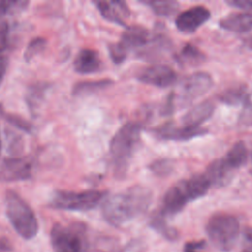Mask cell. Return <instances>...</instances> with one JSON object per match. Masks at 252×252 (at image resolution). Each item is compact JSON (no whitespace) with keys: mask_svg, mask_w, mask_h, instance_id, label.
Returning a JSON list of instances; mask_svg holds the SVG:
<instances>
[{"mask_svg":"<svg viewBox=\"0 0 252 252\" xmlns=\"http://www.w3.org/2000/svg\"><path fill=\"white\" fill-rule=\"evenodd\" d=\"M104 191L87 190L82 192L55 191L49 206L54 209L68 211H89L95 208L104 198Z\"/></svg>","mask_w":252,"mask_h":252,"instance_id":"obj_5","label":"cell"},{"mask_svg":"<svg viewBox=\"0 0 252 252\" xmlns=\"http://www.w3.org/2000/svg\"><path fill=\"white\" fill-rule=\"evenodd\" d=\"M223 158L233 170L240 168L248 159V150L245 144L242 141L235 143L226 153Z\"/></svg>","mask_w":252,"mask_h":252,"instance_id":"obj_20","label":"cell"},{"mask_svg":"<svg viewBox=\"0 0 252 252\" xmlns=\"http://www.w3.org/2000/svg\"><path fill=\"white\" fill-rule=\"evenodd\" d=\"M230 6L242 9L247 12H252V1L251 0H230L227 1Z\"/></svg>","mask_w":252,"mask_h":252,"instance_id":"obj_32","label":"cell"},{"mask_svg":"<svg viewBox=\"0 0 252 252\" xmlns=\"http://www.w3.org/2000/svg\"><path fill=\"white\" fill-rule=\"evenodd\" d=\"M174 168V161L169 158H160L150 165V169L157 175L163 176L169 174Z\"/></svg>","mask_w":252,"mask_h":252,"instance_id":"obj_28","label":"cell"},{"mask_svg":"<svg viewBox=\"0 0 252 252\" xmlns=\"http://www.w3.org/2000/svg\"><path fill=\"white\" fill-rule=\"evenodd\" d=\"M246 43H247V45H248L250 48H252V37H250V38H247V40H246Z\"/></svg>","mask_w":252,"mask_h":252,"instance_id":"obj_37","label":"cell"},{"mask_svg":"<svg viewBox=\"0 0 252 252\" xmlns=\"http://www.w3.org/2000/svg\"><path fill=\"white\" fill-rule=\"evenodd\" d=\"M95 5L103 18L118 25L124 26L130 16V10L124 1H98Z\"/></svg>","mask_w":252,"mask_h":252,"instance_id":"obj_14","label":"cell"},{"mask_svg":"<svg viewBox=\"0 0 252 252\" xmlns=\"http://www.w3.org/2000/svg\"><path fill=\"white\" fill-rule=\"evenodd\" d=\"M219 99L225 104L228 105H240L247 104L249 101V94L244 85H236L232 86L226 90H224L220 95Z\"/></svg>","mask_w":252,"mask_h":252,"instance_id":"obj_19","label":"cell"},{"mask_svg":"<svg viewBox=\"0 0 252 252\" xmlns=\"http://www.w3.org/2000/svg\"><path fill=\"white\" fill-rule=\"evenodd\" d=\"M32 160L31 158L14 157L0 162V181L13 182L25 180L32 176Z\"/></svg>","mask_w":252,"mask_h":252,"instance_id":"obj_7","label":"cell"},{"mask_svg":"<svg viewBox=\"0 0 252 252\" xmlns=\"http://www.w3.org/2000/svg\"><path fill=\"white\" fill-rule=\"evenodd\" d=\"M27 4L28 2L24 1H0V15H6L23 10Z\"/></svg>","mask_w":252,"mask_h":252,"instance_id":"obj_29","label":"cell"},{"mask_svg":"<svg viewBox=\"0 0 252 252\" xmlns=\"http://www.w3.org/2000/svg\"><path fill=\"white\" fill-rule=\"evenodd\" d=\"M101 59L98 53L91 48H83L77 54L73 66L77 73L92 74L101 69Z\"/></svg>","mask_w":252,"mask_h":252,"instance_id":"obj_16","label":"cell"},{"mask_svg":"<svg viewBox=\"0 0 252 252\" xmlns=\"http://www.w3.org/2000/svg\"><path fill=\"white\" fill-rule=\"evenodd\" d=\"M239 231L238 220L226 213L212 216L206 224V232L212 244L223 252L230 251L235 246Z\"/></svg>","mask_w":252,"mask_h":252,"instance_id":"obj_4","label":"cell"},{"mask_svg":"<svg viewBox=\"0 0 252 252\" xmlns=\"http://www.w3.org/2000/svg\"><path fill=\"white\" fill-rule=\"evenodd\" d=\"M220 26L234 32H245L252 30V12L232 13L220 21Z\"/></svg>","mask_w":252,"mask_h":252,"instance_id":"obj_18","label":"cell"},{"mask_svg":"<svg viewBox=\"0 0 252 252\" xmlns=\"http://www.w3.org/2000/svg\"><path fill=\"white\" fill-rule=\"evenodd\" d=\"M108 50H109V54H110V57L112 59V61L115 63V64H120L122 63L126 57H127V51L118 43H111L109 44V47H108Z\"/></svg>","mask_w":252,"mask_h":252,"instance_id":"obj_30","label":"cell"},{"mask_svg":"<svg viewBox=\"0 0 252 252\" xmlns=\"http://www.w3.org/2000/svg\"><path fill=\"white\" fill-rule=\"evenodd\" d=\"M235 170H233L223 158L216 159L207 168L204 173L208 178L211 186H224L227 184Z\"/></svg>","mask_w":252,"mask_h":252,"instance_id":"obj_17","label":"cell"},{"mask_svg":"<svg viewBox=\"0 0 252 252\" xmlns=\"http://www.w3.org/2000/svg\"><path fill=\"white\" fill-rule=\"evenodd\" d=\"M144 3L149 5L157 15L162 17L171 16L178 9V3L175 1H147Z\"/></svg>","mask_w":252,"mask_h":252,"instance_id":"obj_25","label":"cell"},{"mask_svg":"<svg viewBox=\"0 0 252 252\" xmlns=\"http://www.w3.org/2000/svg\"><path fill=\"white\" fill-rule=\"evenodd\" d=\"M249 170L252 174V153H251V156H250V160H249Z\"/></svg>","mask_w":252,"mask_h":252,"instance_id":"obj_38","label":"cell"},{"mask_svg":"<svg viewBox=\"0 0 252 252\" xmlns=\"http://www.w3.org/2000/svg\"><path fill=\"white\" fill-rule=\"evenodd\" d=\"M0 154H1V139H0Z\"/></svg>","mask_w":252,"mask_h":252,"instance_id":"obj_40","label":"cell"},{"mask_svg":"<svg viewBox=\"0 0 252 252\" xmlns=\"http://www.w3.org/2000/svg\"><path fill=\"white\" fill-rule=\"evenodd\" d=\"M152 39L153 37L146 28L134 25L126 29L118 43L128 53L129 50H144L146 46L150 44Z\"/></svg>","mask_w":252,"mask_h":252,"instance_id":"obj_12","label":"cell"},{"mask_svg":"<svg viewBox=\"0 0 252 252\" xmlns=\"http://www.w3.org/2000/svg\"><path fill=\"white\" fill-rule=\"evenodd\" d=\"M47 88H48V84L41 83V82L32 85L29 88V91H28L27 96H26V100H27V103L32 111H35V109L39 106V103L41 102L42 98L44 97Z\"/></svg>","mask_w":252,"mask_h":252,"instance_id":"obj_22","label":"cell"},{"mask_svg":"<svg viewBox=\"0 0 252 252\" xmlns=\"http://www.w3.org/2000/svg\"><path fill=\"white\" fill-rule=\"evenodd\" d=\"M178 60L185 64L198 65L205 60V54L195 45L187 43L182 47L178 55Z\"/></svg>","mask_w":252,"mask_h":252,"instance_id":"obj_23","label":"cell"},{"mask_svg":"<svg viewBox=\"0 0 252 252\" xmlns=\"http://www.w3.org/2000/svg\"><path fill=\"white\" fill-rule=\"evenodd\" d=\"M50 242L54 252H83V230L79 224L55 223L50 231Z\"/></svg>","mask_w":252,"mask_h":252,"instance_id":"obj_6","label":"cell"},{"mask_svg":"<svg viewBox=\"0 0 252 252\" xmlns=\"http://www.w3.org/2000/svg\"><path fill=\"white\" fill-rule=\"evenodd\" d=\"M215 104L210 100H205L186 112L182 117V126L189 128H199L214 113Z\"/></svg>","mask_w":252,"mask_h":252,"instance_id":"obj_15","label":"cell"},{"mask_svg":"<svg viewBox=\"0 0 252 252\" xmlns=\"http://www.w3.org/2000/svg\"><path fill=\"white\" fill-rule=\"evenodd\" d=\"M9 41V25L7 21L0 18V52L5 50Z\"/></svg>","mask_w":252,"mask_h":252,"instance_id":"obj_31","label":"cell"},{"mask_svg":"<svg viewBox=\"0 0 252 252\" xmlns=\"http://www.w3.org/2000/svg\"><path fill=\"white\" fill-rule=\"evenodd\" d=\"M112 84L110 80H98V81H84L77 83L73 88V94L74 95H81L87 94L90 93H94L99 90H102L109 85Z\"/></svg>","mask_w":252,"mask_h":252,"instance_id":"obj_24","label":"cell"},{"mask_svg":"<svg viewBox=\"0 0 252 252\" xmlns=\"http://www.w3.org/2000/svg\"><path fill=\"white\" fill-rule=\"evenodd\" d=\"M6 215L16 232L25 239L33 238L38 231L36 216L30 205L16 192L7 191Z\"/></svg>","mask_w":252,"mask_h":252,"instance_id":"obj_3","label":"cell"},{"mask_svg":"<svg viewBox=\"0 0 252 252\" xmlns=\"http://www.w3.org/2000/svg\"><path fill=\"white\" fill-rule=\"evenodd\" d=\"M191 201L184 180L170 187L163 196L161 204V214L163 216H173L186 206Z\"/></svg>","mask_w":252,"mask_h":252,"instance_id":"obj_10","label":"cell"},{"mask_svg":"<svg viewBox=\"0 0 252 252\" xmlns=\"http://www.w3.org/2000/svg\"><path fill=\"white\" fill-rule=\"evenodd\" d=\"M46 43H47V41L43 37L32 38L29 42V44H28V46H27V48L24 52L25 60L26 61L32 60L34 56H36L38 53H40L45 48Z\"/></svg>","mask_w":252,"mask_h":252,"instance_id":"obj_27","label":"cell"},{"mask_svg":"<svg viewBox=\"0 0 252 252\" xmlns=\"http://www.w3.org/2000/svg\"><path fill=\"white\" fill-rule=\"evenodd\" d=\"M150 203V191L144 187L135 186L124 193L114 194L106 198L102 204L101 213L108 223L118 226L142 214Z\"/></svg>","mask_w":252,"mask_h":252,"instance_id":"obj_1","label":"cell"},{"mask_svg":"<svg viewBox=\"0 0 252 252\" xmlns=\"http://www.w3.org/2000/svg\"><path fill=\"white\" fill-rule=\"evenodd\" d=\"M0 116L5 119L9 124L17 127L18 129L22 130V131H25L27 133H32V125L27 121L26 119L22 118L21 116L19 115H16V114H13V113H7L2 105L0 104Z\"/></svg>","mask_w":252,"mask_h":252,"instance_id":"obj_26","label":"cell"},{"mask_svg":"<svg viewBox=\"0 0 252 252\" xmlns=\"http://www.w3.org/2000/svg\"><path fill=\"white\" fill-rule=\"evenodd\" d=\"M210 17L211 13L206 7L195 6L180 13L175 19V26L182 32H194Z\"/></svg>","mask_w":252,"mask_h":252,"instance_id":"obj_11","label":"cell"},{"mask_svg":"<svg viewBox=\"0 0 252 252\" xmlns=\"http://www.w3.org/2000/svg\"><path fill=\"white\" fill-rule=\"evenodd\" d=\"M11 247L8 245L7 242L0 240V252H10Z\"/></svg>","mask_w":252,"mask_h":252,"instance_id":"obj_36","label":"cell"},{"mask_svg":"<svg viewBox=\"0 0 252 252\" xmlns=\"http://www.w3.org/2000/svg\"><path fill=\"white\" fill-rule=\"evenodd\" d=\"M242 252H252V249L251 248H248V247H246Z\"/></svg>","mask_w":252,"mask_h":252,"instance_id":"obj_39","label":"cell"},{"mask_svg":"<svg viewBox=\"0 0 252 252\" xmlns=\"http://www.w3.org/2000/svg\"><path fill=\"white\" fill-rule=\"evenodd\" d=\"M7 66H8V59L5 55H3L0 52V85L3 81V78L5 76L6 70H7Z\"/></svg>","mask_w":252,"mask_h":252,"instance_id":"obj_34","label":"cell"},{"mask_svg":"<svg viewBox=\"0 0 252 252\" xmlns=\"http://www.w3.org/2000/svg\"><path fill=\"white\" fill-rule=\"evenodd\" d=\"M140 140L141 127L135 122L124 124L113 136L110 142V157L116 176L123 177L126 174Z\"/></svg>","mask_w":252,"mask_h":252,"instance_id":"obj_2","label":"cell"},{"mask_svg":"<svg viewBox=\"0 0 252 252\" xmlns=\"http://www.w3.org/2000/svg\"><path fill=\"white\" fill-rule=\"evenodd\" d=\"M192 201L203 197L211 187V184L204 173L196 174L184 180Z\"/></svg>","mask_w":252,"mask_h":252,"instance_id":"obj_21","label":"cell"},{"mask_svg":"<svg viewBox=\"0 0 252 252\" xmlns=\"http://www.w3.org/2000/svg\"><path fill=\"white\" fill-rule=\"evenodd\" d=\"M156 135L162 140H172V141H187L207 133V130L199 128H189V127H175L171 123L165 124L155 131Z\"/></svg>","mask_w":252,"mask_h":252,"instance_id":"obj_13","label":"cell"},{"mask_svg":"<svg viewBox=\"0 0 252 252\" xmlns=\"http://www.w3.org/2000/svg\"><path fill=\"white\" fill-rule=\"evenodd\" d=\"M204 241H192L184 245V252H201L204 247Z\"/></svg>","mask_w":252,"mask_h":252,"instance_id":"obj_33","label":"cell"},{"mask_svg":"<svg viewBox=\"0 0 252 252\" xmlns=\"http://www.w3.org/2000/svg\"><path fill=\"white\" fill-rule=\"evenodd\" d=\"M245 242L248 244V248L252 249V227H245L243 231Z\"/></svg>","mask_w":252,"mask_h":252,"instance_id":"obj_35","label":"cell"},{"mask_svg":"<svg viewBox=\"0 0 252 252\" xmlns=\"http://www.w3.org/2000/svg\"><path fill=\"white\" fill-rule=\"evenodd\" d=\"M213 85L212 77L205 72H196L186 77L180 86L182 102H190L204 94Z\"/></svg>","mask_w":252,"mask_h":252,"instance_id":"obj_8","label":"cell"},{"mask_svg":"<svg viewBox=\"0 0 252 252\" xmlns=\"http://www.w3.org/2000/svg\"><path fill=\"white\" fill-rule=\"evenodd\" d=\"M137 79L148 85L166 88L175 83L177 76L171 67L163 64H155L139 71Z\"/></svg>","mask_w":252,"mask_h":252,"instance_id":"obj_9","label":"cell"}]
</instances>
